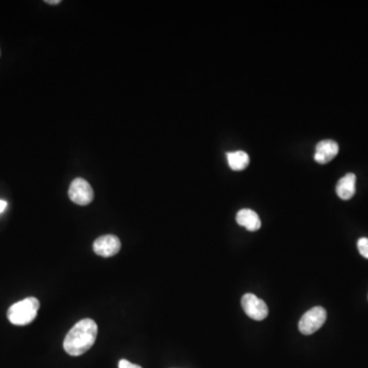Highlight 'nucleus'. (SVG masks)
<instances>
[{
	"instance_id": "1",
	"label": "nucleus",
	"mask_w": 368,
	"mask_h": 368,
	"mask_svg": "<svg viewBox=\"0 0 368 368\" xmlns=\"http://www.w3.org/2000/svg\"><path fill=\"white\" fill-rule=\"evenodd\" d=\"M98 332L96 321L89 318L82 319L74 325L65 338V351L71 356L84 354L94 346Z\"/></svg>"
},
{
	"instance_id": "2",
	"label": "nucleus",
	"mask_w": 368,
	"mask_h": 368,
	"mask_svg": "<svg viewBox=\"0 0 368 368\" xmlns=\"http://www.w3.org/2000/svg\"><path fill=\"white\" fill-rule=\"evenodd\" d=\"M39 308V301L34 296H29L10 307L8 310V321L14 325H30L36 318Z\"/></svg>"
},
{
	"instance_id": "3",
	"label": "nucleus",
	"mask_w": 368,
	"mask_h": 368,
	"mask_svg": "<svg viewBox=\"0 0 368 368\" xmlns=\"http://www.w3.org/2000/svg\"><path fill=\"white\" fill-rule=\"evenodd\" d=\"M327 311L325 308L321 306L314 307L301 317L299 329L306 336L314 334L323 327L327 321Z\"/></svg>"
},
{
	"instance_id": "4",
	"label": "nucleus",
	"mask_w": 368,
	"mask_h": 368,
	"mask_svg": "<svg viewBox=\"0 0 368 368\" xmlns=\"http://www.w3.org/2000/svg\"><path fill=\"white\" fill-rule=\"evenodd\" d=\"M241 307L246 314L254 321H264L268 316L269 311L266 303L259 299L256 294H243L241 298Z\"/></svg>"
},
{
	"instance_id": "5",
	"label": "nucleus",
	"mask_w": 368,
	"mask_h": 368,
	"mask_svg": "<svg viewBox=\"0 0 368 368\" xmlns=\"http://www.w3.org/2000/svg\"><path fill=\"white\" fill-rule=\"evenodd\" d=\"M69 197L77 205L87 206L94 201V189L83 178H76L69 188Z\"/></svg>"
},
{
	"instance_id": "6",
	"label": "nucleus",
	"mask_w": 368,
	"mask_h": 368,
	"mask_svg": "<svg viewBox=\"0 0 368 368\" xmlns=\"http://www.w3.org/2000/svg\"><path fill=\"white\" fill-rule=\"evenodd\" d=\"M121 249V241L116 235H107L98 237L94 243V251L100 257H113L119 253Z\"/></svg>"
},
{
	"instance_id": "7",
	"label": "nucleus",
	"mask_w": 368,
	"mask_h": 368,
	"mask_svg": "<svg viewBox=\"0 0 368 368\" xmlns=\"http://www.w3.org/2000/svg\"><path fill=\"white\" fill-rule=\"evenodd\" d=\"M338 153V144L331 140L318 142L315 151L314 159L317 163L327 164L332 161Z\"/></svg>"
},
{
	"instance_id": "8",
	"label": "nucleus",
	"mask_w": 368,
	"mask_h": 368,
	"mask_svg": "<svg viewBox=\"0 0 368 368\" xmlns=\"http://www.w3.org/2000/svg\"><path fill=\"white\" fill-rule=\"evenodd\" d=\"M336 193L344 201L352 199L356 191V176L355 174L349 173L338 180L336 184Z\"/></svg>"
},
{
	"instance_id": "9",
	"label": "nucleus",
	"mask_w": 368,
	"mask_h": 368,
	"mask_svg": "<svg viewBox=\"0 0 368 368\" xmlns=\"http://www.w3.org/2000/svg\"><path fill=\"white\" fill-rule=\"evenodd\" d=\"M237 222L249 231H257L261 227V220L258 214L251 209H241L239 211L237 214Z\"/></svg>"
},
{
	"instance_id": "10",
	"label": "nucleus",
	"mask_w": 368,
	"mask_h": 368,
	"mask_svg": "<svg viewBox=\"0 0 368 368\" xmlns=\"http://www.w3.org/2000/svg\"><path fill=\"white\" fill-rule=\"evenodd\" d=\"M227 161L231 169L235 171H241L246 169L250 164L249 155L245 151H237L232 153H227Z\"/></svg>"
},
{
	"instance_id": "11",
	"label": "nucleus",
	"mask_w": 368,
	"mask_h": 368,
	"mask_svg": "<svg viewBox=\"0 0 368 368\" xmlns=\"http://www.w3.org/2000/svg\"><path fill=\"white\" fill-rule=\"evenodd\" d=\"M359 253L363 257L368 259V239L367 237H361L357 243Z\"/></svg>"
},
{
	"instance_id": "12",
	"label": "nucleus",
	"mask_w": 368,
	"mask_h": 368,
	"mask_svg": "<svg viewBox=\"0 0 368 368\" xmlns=\"http://www.w3.org/2000/svg\"><path fill=\"white\" fill-rule=\"evenodd\" d=\"M119 368H142L138 365H133L130 361L126 360V359H121L119 361Z\"/></svg>"
},
{
	"instance_id": "13",
	"label": "nucleus",
	"mask_w": 368,
	"mask_h": 368,
	"mask_svg": "<svg viewBox=\"0 0 368 368\" xmlns=\"http://www.w3.org/2000/svg\"><path fill=\"white\" fill-rule=\"evenodd\" d=\"M6 207H8V203L6 201H0V213H2Z\"/></svg>"
},
{
	"instance_id": "14",
	"label": "nucleus",
	"mask_w": 368,
	"mask_h": 368,
	"mask_svg": "<svg viewBox=\"0 0 368 368\" xmlns=\"http://www.w3.org/2000/svg\"><path fill=\"white\" fill-rule=\"evenodd\" d=\"M46 3L48 4H58L61 3V0H46Z\"/></svg>"
},
{
	"instance_id": "15",
	"label": "nucleus",
	"mask_w": 368,
	"mask_h": 368,
	"mask_svg": "<svg viewBox=\"0 0 368 368\" xmlns=\"http://www.w3.org/2000/svg\"><path fill=\"white\" fill-rule=\"evenodd\" d=\"M0 54H1V52H0Z\"/></svg>"
}]
</instances>
